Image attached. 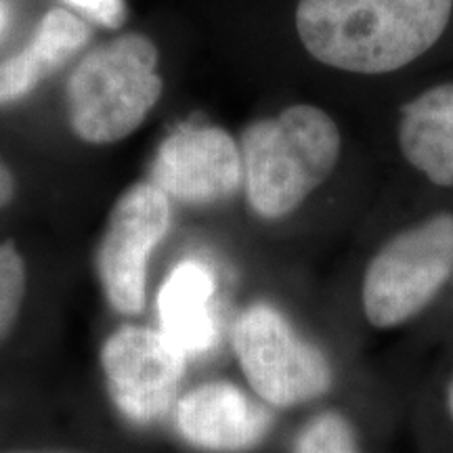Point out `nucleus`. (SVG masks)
Segmentation results:
<instances>
[{
    "mask_svg": "<svg viewBox=\"0 0 453 453\" xmlns=\"http://www.w3.org/2000/svg\"><path fill=\"white\" fill-rule=\"evenodd\" d=\"M447 405H449V411L453 416V382L449 384V393H447Z\"/></svg>",
    "mask_w": 453,
    "mask_h": 453,
    "instance_id": "a211bd4d",
    "label": "nucleus"
},
{
    "mask_svg": "<svg viewBox=\"0 0 453 453\" xmlns=\"http://www.w3.org/2000/svg\"><path fill=\"white\" fill-rule=\"evenodd\" d=\"M65 3L81 9L84 15L105 27H120L127 19V7L122 0H65Z\"/></svg>",
    "mask_w": 453,
    "mask_h": 453,
    "instance_id": "2eb2a0df",
    "label": "nucleus"
},
{
    "mask_svg": "<svg viewBox=\"0 0 453 453\" xmlns=\"http://www.w3.org/2000/svg\"><path fill=\"white\" fill-rule=\"evenodd\" d=\"M399 145L428 180L453 187V82L424 90L401 110Z\"/></svg>",
    "mask_w": 453,
    "mask_h": 453,
    "instance_id": "9b49d317",
    "label": "nucleus"
},
{
    "mask_svg": "<svg viewBox=\"0 0 453 453\" xmlns=\"http://www.w3.org/2000/svg\"><path fill=\"white\" fill-rule=\"evenodd\" d=\"M243 179L242 151L217 127H183L164 141L151 185L185 203H214L234 196Z\"/></svg>",
    "mask_w": 453,
    "mask_h": 453,
    "instance_id": "6e6552de",
    "label": "nucleus"
},
{
    "mask_svg": "<svg viewBox=\"0 0 453 453\" xmlns=\"http://www.w3.org/2000/svg\"><path fill=\"white\" fill-rule=\"evenodd\" d=\"M214 290L212 271L197 260L177 265L164 281L157 296L162 334L185 357L206 353L217 342Z\"/></svg>",
    "mask_w": 453,
    "mask_h": 453,
    "instance_id": "9d476101",
    "label": "nucleus"
},
{
    "mask_svg": "<svg viewBox=\"0 0 453 453\" xmlns=\"http://www.w3.org/2000/svg\"><path fill=\"white\" fill-rule=\"evenodd\" d=\"M340 130L324 110L292 105L243 130L246 196L263 219L292 214L336 168Z\"/></svg>",
    "mask_w": 453,
    "mask_h": 453,
    "instance_id": "f03ea898",
    "label": "nucleus"
},
{
    "mask_svg": "<svg viewBox=\"0 0 453 453\" xmlns=\"http://www.w3.org/2000/svg\"><path fill=\"white\" fill-rule=\"evenodd\" d=\"M234 349L246 380L269 405L307 403L332 387L326 355L269 304H252L237 317Z\"/></svg>",
    "mask_w": 453,
    "mask_h": 453,
    "instance_id": "39448f33",
    "label": "nucleus"
},
{
    "mask_svg": "<svg viewBox=\"0 0 453 453\" xmlns=\"http://www.w3.org/2000/svg\"><path fill=\"white\" fill-rule=\"evenodd\" d=\"M177 426L185 441L214 453L257 447L271 428V413L226 382L202 384L177 403Z\"/></svg>",
    "mask_w": 453,
    "mask_h": 453,
    "instance_id": "1a4fd4ad",
    "label": "nucleus"
},
{
    "mask_svg": "<svg viewBox=\"0 0 453 453\" xmlns=\"http://www.w3.org/2000/svg\"><path fill=\"white\" fill-rule=\"evenodd\" d=\"M9 21V9H7V0H0V36H3L4 27H7Z\"/></svg>",
    "mask_w": 453,
    "mask_h": 453,
    "instance_id": "f3484780",
    "label": "nucleus"
},
{
    "mask_svg": "<svg viewBox=\"0 0 453 453\" xmlns=\"http://www.w3.org/2000/svg\"><path fill=\"white\" fill-rule=\"evenodd\" d=\"M88 27L65 9L42 17L30 44L0 64V104L21 99L87 42Z\"/></svg>",
    "mask_w": 453,
    "mask_h": 453,
    "instance_id": "f8f14e48",
    "label": "nucleus"
},
{
    "mask_svg": "<svg viewBox=\"0 0 453 453\" xmlns=\"http://www.w3.org/2000/svg\"><path fill=\"white\" fill-rule=\"evenodd\" d=\"M453 0H298L296 32L319 64L350 73H390L443 36Z\"/></svg>",
    "mask_w": 453,
    "mask_h": 453,
    "instance_id": "f257e3e1",
    "label": "nucleus"
},
{
    "mask_svg": "<svg viewBox=\"0 0 453 453\" xmlns=\"http://www.w3.org/2000/svg\"><path fill=\"white\" fill-rule=\"evenodd\" d=\"M185 359L162 332L134 326L113 332L101 350L113 403L134 424L166 416L177 399Z\"/></svg>",
    "mask_w": 453,
    "mask_h": 453,
    "instance_id": "0eeeda50",
    "label": "nucleus"
},
{
    "mask_svg": "<svg viewBox=\"0 0 453 453\" xmlns=\"http://www.w3.org/2000/svg\"><path fill=\"white\" fill-rule=\"evenodd\" d=\"M292 453H359L355 430L338 411H324L304 424Z\"/></svg>",
    "mask_w": 453,
    "mask_h": 453,
    "instance_id": "ddd939ff",
    "label": "nucleus"
},
{
    "mask_svg": "<svg viewBox=\"0 0 453 453\" xmlns=\"http://www.w3.org/2000/svg\"><path fill=\"white\" fill-rule=\"evenodd\" d=\"M26 294V265L9 243H0V340L7 336L19 315Z\"/></svg>",
    "mask_w": 453,
    "mask_h": 453,
    "instance_id": "4468645a",
    "label": "nucleus"
},
{
    "mask_svg": "<svg viewBox=\"0 0 453 453\" xmlns=\"http://www.w3.org/2000/svg\"><path fill=\"white\" fill-rule=\"evenodd\" d=\"M160 95L156 44L127 34L95 49L72 72L67 107L73 133L88 143H116L143 124Z\"/></svg>",
    "mask_w": 453,
    "mask_h": 453,
    "instance_id": "7ed1b4c3",
    "label": "nucleus"
},
{
    "mask_svg": "<svg viewBox=\"0 0 453 453\" xmlns=\"http://www.w3.org/2000/svg\"><path fill=\"white\" fill-rule=\"evenodd\" d=\"M453 273V214H434L384 243L367 265L364 311L376 327L416 317Z\"/></svg>",
    "mask_w": 453,
    "mask_h": 453,
    "instance_id": "20e7f679",
    "label": "nucleus"
},
{
    "mask_svg": "<svg viewBox=\"0 0 453 453\" xmlns=\"http://www.w3.org/2000/svg\"><path fill=\"white\" fill-rule=\"evenodd\" d=\"M15 196V180L13 174L9 173V168L0 162V208L7 206Z\"/></svg>",
    "mask_w": 453,
    "mask_h": 453,
    "instance_id": "dca6fc26",
    "label": "nucleus"
},
{
    "mask_svg": "<svg viewBox=\"0 0 453 453\" xmlns=\"http://www.w3.org/2000/svg\"><path fill=\"white\" fill-rule=\"evenodd\" d=\"M170 226L168 196L151 183L124 191L107 220L97 269L116 311L137 315L145 307L147 260Z\"/></svg>",
    "mask_w": 453,
    "mask_h": 453,
    "instance_id": "423d86ee",
    "label": "nucleus"
}]
</instances>
